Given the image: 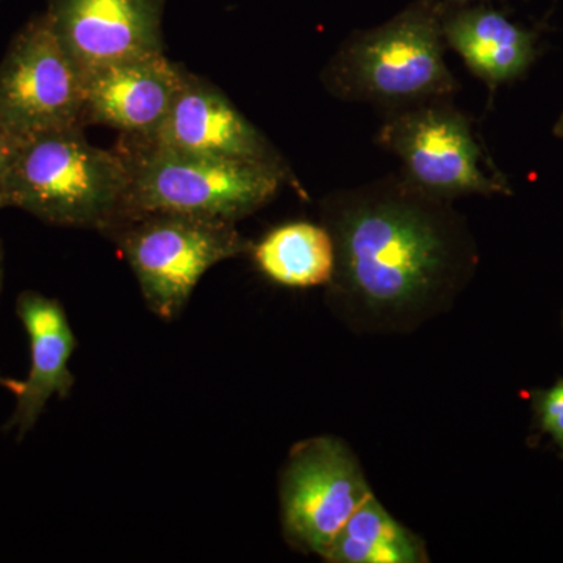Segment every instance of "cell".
Returning a JSON list of instances; mask_svg holds the SVG:
<instances>
[{
    "mask_svg": "<svg viewBox=\"0 0 563 563\" xmlns=\"http://www.w3.org/2000/svg\"><path fill=\"white\" fill-rule=\"evenodd\" d=\"M448 202L393 176L336 195L328 203L332 282L374 312L420 306L457 265Z\"/></svg>",
    "mask_w": 563,
    "mask_h": 563,
    "instance_id": "cell-1",
    "label": "cell"
},
{
    "mask_svg": "<svg viewBox=\"0 0 563 563\" xmlns=\"http://www.w3.org/2000/svg\"><path fill=\"white\" fill-rule=\"evenodd\" d=\"M128 169L121 213L179 211L240 221L272 202L290 172L257 162L168 150L121 136ZM111 222V221H110Z\"/></svg>",
    "mask_w": 563,
    "mask_h": 563,
    "instance_id": "cell-2",
    "label": "cell"
},
{
    "mask_svg": "<svg viewBox=\"0 0 563 563\" xmlns=\"http://www.w3.org/2000/svg\"><path fill=\"white\" fill-rule=\"evenodd\" d=\"M128 169L117 150L92 146L84 128L47 132L18 144L7 207L63 228L102 232L120 211Z\"/></svg>",
    "mask_w": 563,
    "mask_h": 563,
    "instance_id": "cell-3",
    "label": "cell"
},
{
    "mask_svg": "<svg viewBox=\"0 0 563 563\" xmlns=\"http://www.w3.org/2000/svg\"><path fill=\"white\" fill-rule=\"evenodd\" d=\"M444 44L442 22L431 11L413 9L347 41L322 81L342 101L373 103L387 113L451 101L459 85L444 62Z\"/></svg>",
    "mask_w": 563,
    "mask_h": 563,
    "instance_id": "cell-4",
    "label": "cell"
},
{
    "mask_svg": "<svg viewBox=\"0 0 563 563\" xmlns=\"http://www.w3.org/2000/svg\"><path fill=\"white\" fill-rule=\"evenodd\" d=\"M102 233L131 265L147 309L165 321L179 317L210 268L252 250L236 222L179 211L117 214Z\"/></svg>",
    "mask_w": 563,
    "mask_h": 563,
    "instance_id": "cell-5",
    "label": "cell"
},
{
    "mask_svg": "<svg viewBox=\"0 0 563 563\" xmlns=\"http://www.w3.org/2000/svg\"><path fill=\"white\" fill-rule=\"evenodd\" d=\"M377 143L401 161L404 179L433 198L510 195L503 176L485 172L472 122L450 101L387 113Z\"/></svg>",
    "mask_w": 563,
    "mask_h": 563,
    "instance_id": "cell-6",
    "label": "cell"
},
{
    "mask_svg": "<svg viewBox=\"0 0 563 563\" xmlns=\"http://www.w3.org/2000/svg\"><path fill=\"white\" fill-rule=\"evenodd\" d=\"M81 111L84 76L46 13L36 14L0 62V131L20 144L43 133L84 128Z\"/></svg>",
    "mask_w": 563,
    "mask_h": 563,
    "instance_id": "cell-7",
    "label": "cell"
},
{
    "mask_svg": "<svg viewBox=\"0 0 563 563\" xmlns=\"http://www.w3.org/2000/svg\"><path fill=\"white\" fill-rule=\"evenodd\" d=\"M369 495L365 474L342 440L314 437L296 444L280 479L282 526L288 543L322 558Z\"/></svg>",
    "mask_w": 563,
    "mask_h": 563,
    "instance_id": "cell-8",
    "label": "cell"
},
{
    "mask_svg": "<svg viewBox=\"0 0 563 563\" xmlns=\"http://www.w3.org/2000/svg\"><path fill=\"white\" fill-rule=\"evenodd\" d=\"M166 0H47V20L81 76L110 63L165 52Z\"/></svg>",
    "mask_w": 563,
    "mask_h": 563,
    "instance_id": "cell-9",
    "label": "cell"
},
{
    "mask_svg": "<svg viewBox=\"0 0 563 563\" xmlns=\"http://www.w3.org/2000/svg\"><path fill=\"white\" fill-rule=\"evenodd\" d=\"M185 70L157 52L85 74L81 125L102 124L125 139H150L172 110Z\"/></svg>",
    "mask_w": 563,
    "mask_h": 563,
    "instance_id": "cell-10",
    "label": "cell"
},
{
    "mask_svg": "<svg viewBox=\"0 0 563 563\" xmlns=\"http://www.w3.org/2000/svg\"><path fill=\"white\" fill-rule=\"evenodd\" d=\"M131 140L290 172L276 147L233 107L224 92L190 70H185L172 110L157 132L150 139Z\"/></svg>",
    "mask_w": 563,
    "mask_h": 563,
    "instance_id": "cell-11",
    "label": "cell"
},
{
    "mask_svg": "<svg viewBox=\"0 0 563 563\" xmlns=\"http://www.w3.org/2000/svg\"><path fill=\"white\" fill-rule=\"evenodd\" d=\"M16 313L31 342V372L24 380L11 379L7 390L16 396V407L3 431H16L21 440L54 396L66 398L76 384L69 361L77 347L68 314L57 299L38 291L21 292Z\"/></svg>",
    "mask_w": 563,
    "mask_h": 563,
    "instance_id": "cell-12",
    "label": "cell"
},
{
    "mask_svg": "<svg viewBox=\"0 0 563 563\" xmlns=\"http://www.w3.org/2000/svg\"><path fill=\"white\" fill-rule=\"evenodd\" d=\"M442 29L448 46L492 90L523 77L539 54L536 33L484 7L450 14Z\"/></svg>",
    "mask_w": 563,
    "mask_h": 563,
    "instance_id": "cell-13",
    "label": "cell"
},
{
    "mask_svg": "<svg viewBox=\"0 0 563 563\" xmlns=\"http://www.w3.org/2000/svg\"><path fill=\"white\" fill-rule=\"evenodd\" d=\"M252 257L263 276L284 287L310 288L331 284L335 273V244L329 229L298 221L280 225L261 243Z\"/></svg>",
    "mask_w": 563,
    "mask_h": 563,
    "instance_id": "cell-14",
    "label": "cell"
},
{
    "mask_svg": "<svg viewBox=\"0 0 563 563\" xmlns=\"http://www.w3.org/2000/svg\"><path fill=\"white\" fill-rule=\"evenodd\" d=\"M322 559L332 563H421L428 562V553L420 537L396 521L372 493Z\"/></svg>",
    "mask_w": 563,
    "mask_h": 563,
    "instance_id": "cell-15",
    "label": "cell"
},
{
    "mask_svg": "<svg viewBox=\"0 0 563 563\" xmlns=\"http://www.w3.org/2000/svg\"><path fill=\"white\" fill-rule=\"evenodd\" d=\"M531 404L540 432L550 437L563 453V379L550 388L531 393Z\"/></svg>",
    "mask_w": 563,
    "mask_h": 563,
    "instance_id": "cell-16",
    "label": "cell"
},
{
    "mask_svg": "<svg viewBox=\"0 0 563 563\" xmlns=\"http://www.w3.org/2000/svg\"><path fill=\"white\" fill-rule=\"evenodd\" d=\"M16 147V141L0 131V210L7 207V187H9L11 163H13Z\"/></svg>",
    "mask_w": 563,
    "mask_h": 563,
    "instance_id": "cell-17",
    "label": "cell"
},
{
    "mask_svg": "<svg viewBox=\"0 0 563 563\" xmlns=\"http://www.w3.org/2000/svg\"><path fill=\"white\" fill-rule=\"evenodd\" d=\"M554 135L559 136V139L563 140V111H562L561 118H559L558 122H555Z\"/></svg>",
    "mask_w": 563,
    "mask_h": 563,
    "instance_id": "cell-18",
    "label": "cell"
},
{
    "mask_svg": "<svg viewBox=\"0 0 563 563\" xmlns=\"http://www.w3.org/2000/svg\"><path fill=\"white\" fill-rule=\"evenodd\" d=\"M2 274H3V247L0 242V288H2Z\"/></svg>",
    "mask_w": 563,
    "mask_h": 563,
    "instance_id": "cell-19",
    "label": "cell"
},
{
    "mask_svg": "<svg viewBox=\"0 0 563 563\" xmlns=\"http://www.w3.org/2000/svg\"><path fill=\"white\" fill-rule=\"evenodd\" d=\"M10 379H7V377H3L2 374H0V385H2L3 388L9 387Z\"/></svg>",
    "mask_w": 563,
    "mask_h": 563,
    "instance_id": "cell-20",
    "label": "cell"
},
{
    "mask_svg": "<svg viewBox=\"0 0 563 563\" xmlns=\"http://www.w3.org/2000/svg\"><path fill=\"white\" fill-rule=\"evenodd\" d=\"M461 2H465V0H461Z\"/></svg>",
    "mask_w": 563,
    "mask_h": 563,
    "instance_id": "cell-21",
    "label": "cell"
}]
</instances>
